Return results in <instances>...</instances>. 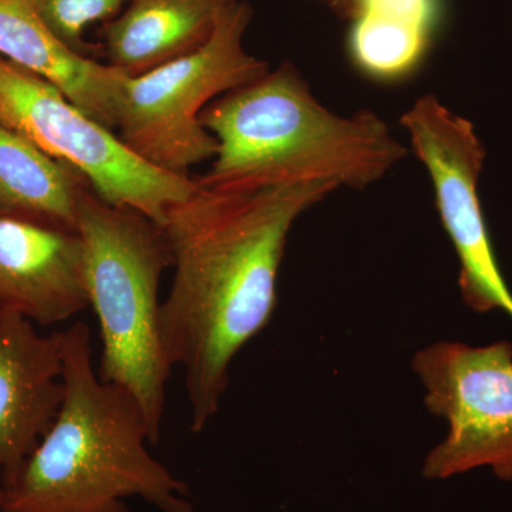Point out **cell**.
I'll use <instances>...</instances> for the list:
<instances>
[{
	"mask_svg": "<svg viewBox=\"0 0 512 512\" xmlns=\"http://www.w3.org/2000/svg\"><path fill=\"white\" fill-rule=\"evenodd\" d=\"M200 120L218 143L210 170L197 178L211 190L306 183L363 190L407 153L372 111L343 117L323 107L289 62L222 94Z\"/></svg>",
	"mask_w": 512,
	"mask_h": 512,
	"instance_id": "cell-3",
	"label": "cell"
},
{
	"mask_svg": "<svg viewBox=\"0 0 512 512\" xmlns=\"http://www.w3.org/2000/svg\"><path fill=\"white\" fill-rule=\"evenodd\" d=\"M239 0H131L106 26L109 64L128 77L190 55Z\"/></svg>",
	"mask_w": 512,
	"mask_h": 512,
	"instance_id": "cell-12",
	"label": "cell"
},
{
	"mask_svg": "<svg viewBox=\"0 0 512 512\" xmlns=\"http://www.w3.org/2000/svg\"><path fill=\"white\" fill-rule=\"evenodd\" d=\"M86 185L72 167L0 124V215L77 231Z\"/></svg>",
	"mask_w": 512,
	"mask_h": 512,
	"instance_id": "cell-13",
	"label": "cell"
},
{
	"mask_svg": "<svg viewBox=\"0 0 512 512\" xmlns=\"http://www.w3.org/2000/svg\"><path fill=\"white\" fill-rule=\"evenodd\" d=\"M76 229L103 345L97 373L133 396L156 446L173 372L161 343L158 299L161 276L173 266L167 235L146 215L101 200L90 185L80 192Z\"/></svg>",
	"mask_w": 512,
	"mask_h": 512,
	"instance_id": "cell-4",
	"label": "cell"
},
{
	"mask_svg": "<svg viewBox=\"0 0 512 512\" xmlns=\"http://www.w3.org/2000/svg\"><path fill=\"white\" fill-rule=\"evenodd\" d=\"M0 56L45 77L87 116L117 130L127 74L64 46L32 0H0Z\"/></svg>",
	"mask_w": 512,
	"mask_h": 512,
	"instance_id": "cell-11",
	"label": "cell"
},
{
	"mask_svg": "<svg viewBox=\"0 0 512 512\" xmlns=\"http://www.w3.org/2000/svg\"><path fill=\"white\" fill-rule=\"evenodd\" d=\"M252 20L247 0L225 10L207 42L190 55L128 77L117 136L128 150L165 173L188 170L217 154L218 143L201 124L208 104L271 69L244 46Z\"/></svg>",
	"mask_w": 512,
	"mask_h": 512,
	"instance_id": "cell-5",
	"label": "cell"
},
{
	"mask_svg": "<svg viewBox=\"0 0 512 512\" xmlns=\"http://www.w3.org/2000/svg\"><path fill=\"white\" fill-rule=\"evenodd\" d=\"M0 303L40 326L89 308L79 232L0 215Z\"/></svg>",
	"mask_w": 512,
	"mask_h": 512,
	"instance_id": "cell-10",
	"label": "cell"
},
{
	"mask_svg": "<svg viewBox=\"0 0 512 512\" xmlns=\"http://www.w3.org/2000/svg\"><path fill=\"white\" fill-rule=\"evenodd\" d=\"M131 0H32L40 19L64 46L87 56L83 35L90 25L116 16Z\"/></svg>",
	"mask_w": 512,
	"mask_h": 512,
	"instance_id": "cell-15",
	"label": "cell"
},
{
	"mask_svg": "<svg viewBox=\"0 0 512 512\" xmlns=\"http://www.w3.org/2000/svg\"><path fill=\"white\" fill-rule=\"evenodd\" d=\"M0 124L76 170L101 200L158 225L171 205L198 187L190 175L165 173L141 160L116 131L87 116L55 84L2 56Z\"/></svg>",
	"mask_w": 512,
	"mask_h": 512,
	"instance_id": "cell-6",
	"label": "cell"
},
{
	"mask_svg": "<svg viewBox=\"0 0 512 512\" xmlns=\"http://www.w3.org/2000/svg\"><path fill=\"white\" fill-rule=\"evenodd\" d=\"M412 369L424 404L448 424L446 439L427 454L423 477L447 480L488 467L512 481V345L437 342L419 350Z\"/></svg>",
	"mask_w": 512,
	"mask_h": 512,
	"instance_id": "cell-7",
	"label": "cell"
},
{
	"mask_svg": "<svg viewBox=\"0 0 512 512\" xmlns=\"http://www.w3.org/2000/svg\"><path fill=\"white\" fill-rule=\"evenodd\" d=\"M338 188L225 191L198 184L168 208L161 227L174 278L161 302L160 335L167 362L184 369L194 433L220 412L235 357L271 322L293 224Z\"/></svg>",
	"mask_w": 512,
	"mask_h": 512,
	"instance_id": "cell-1",
	"label": "cell"
},
{
	"mask_svg": "<svg viewBox=\"0 0 512 512\" xmlns=\"http://www.w3.org/2000/svg\"><path fill=\"white\" fill-rule=\"evenodd\" d=\"M62 336V406L3 487L0 512H130V497L163 512H195L188 485L147 450L136 400L100 379L89 326L74 322Z\"/></svg>",
	"mask_w": 512,
	"mask_h": 512,
	"instance_id": "cell-2",
	"label": "cell"
},
{
	"mask_svg": "<svg viewBox=\"0 0 512 512\" xmlns=\"http://www.w3.org/2000/svg\"><path fill=\"white\" fill-rule=\"evenodd\" d=\"M35 325L0 303V501L63 402L62 332Z\"/></svg>",
	"mask_w": 512,
	"mask_h": 512,
	"instance_id": "cell-9",
	"label": "cell"
},
{
	"mask_svg": "<svg viewBox=\"0 0 512 512\" xmlns=\"http://www.w3.org/2000/svg\"><path fill=\"white\" fill-rule=\"evenodd\" d=\"M400 121L430 175L440 220L460 262L463 301L471 311H501L512 319V292L498 265L478 197L485 148L473 124L433 94L420 97Z\"/></svg>",
	"mask_w": 512,
	"mask_h": 512,
	"instance_id": "cell-8",
	"label": "cell"
},
{
	"mask_svg": "<svg viewBox=\"0 0 512 512\" xmlns=\"http://www.w3.org/2000/svg\"><path fill=\"white\" fill-rule=\"evenodd\" d=\"M437 16V0H362L350 32L353 60L377 79L412 72L426 53Z\"/></svg>",
	"mask_w": 512,
	"mask_h": 512,
	"instance_id": "cell-14",
	"label": "cell"
},
{
	"mask_svg": "<svg viewBox=\"0 0 512 512\" xmlns=\"http://www.w3.org/2000/svg\"><path fill=\"white\" fill-rule=\"evenodd\" d=\"M319 2L332 10L339 18L352 20L355 18L362 0H319Z\"/></svg>",
	"mask_w": 512,
	"mask_h": 512,
	"instance_id": "cell-16",
	"label": "cell"
}]
</instances>
